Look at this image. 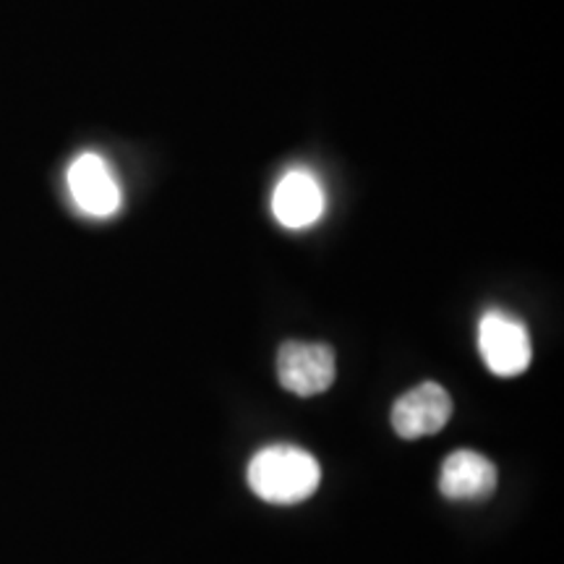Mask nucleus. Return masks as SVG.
Returning a JSON list of instances; mask_svg holds the SVG:
<instances>
[{
	"label": "nucleus",
	"instance_id": "3",
	"mask_svg": "<svg viewBox=\"0 0 564 564\" xmlns=\"http://www.w3.org/2000/svg\"><path fill=\"white\" fill-rule=\"evenodd\" d=\"M335 350L322 343H285L278 352V379L288 392L314 398L335 382Z\"/></svg>",
	"mask_w": 564,
	"mask_h": 564
},
{
	"label": "nucleus",
	"instance_id": "6",
	"mask_svg": "<svg viewBox=\"0 0 564 564\" xmlns=\"http://www.w3.org/2000/svg\"><path fill=\"white\" fill-rule=\"evenodd\" d=\"M272 212L280 225L301 230L324 215V192L314 173L293 167L282 175L272 194Z\"/></svg>",
	"mask_w": 564,
	"mask_h": 564
},
{
	"label": "nucleus",
	"instance_id": "7",
	"mask_svg": "<svg viewBox=\"0 0 564 564\" xmlns=\"http://www.w3.org/2000/svg\"><path fill=\"white\" fill-rule=\"evenodd\" d=\"M440 489L447 499H486L497 489V468L489 457L457 449L442 465Z\"/></svg>",
	"mask_w": 564,
	"mask_h": 564
},
{
	"label": "nucleus",
	"instance_id": "2",
	"mask_svg": "<svg viewBox=\"0 0 564 564\" xmlns=\"http://www.w3.org/2000/svg\"><path fill=\"white\" fill-rule=\"evenodd\" d=\"M478 350L497 377H518L531 366L533 358L525 324L502 312L484 314L478 324Z\"/></svg>",
	"mask_w": 564,
	"mask_h": 564
},
{
	"label": "nucleus",
	"instance_id": "5",
	"mask_svg": "<svg viewBox=\"0 0 564 564\" xmlns=\"http://www.w3.org/2000/svg\"><path fill=\"white\" fill-rule=\"evenodd\" d=\"M453 415V398L436 382H423L398 398L392 408V426L403 440L432 436L447 426Z\"/></svg>",
	"mask_w": 564,
	"mask_h": 564
},
{
	"label": "nucleus",
	"instance_id": "4",
	"mask_svg": "<svg viewBox=\"0 0 564 564\" xmlns=\"http://www.w3.org/2000/svg\"><path fill=\"white\" fill-rule=\"evenodd\" d=\"M68 194L84 215L110 217L121 209V186L97 152H84L68 165Z\"/></svg>",
	"mask_w": 564,
	"mask_h": 564
},
{
	"label": "nucleus",
	"instance_id": "1",
	"mask_svg": "<svg viewBox=\"0 0 564 564\" xmlns=\"http://www.w3.org/2000/svg\"><path fill=\"white\" fill-rule=\"evenodd\" d=\"M322 468L314 455L293 444L259 449L249 463V486L270 505H299L319 489Z\"/></svg>",
	"mask_w": 564,
	"mask_h": 564
}]
</instances>
